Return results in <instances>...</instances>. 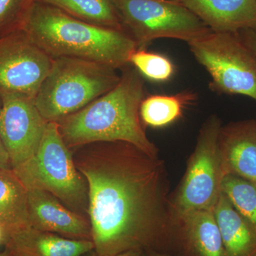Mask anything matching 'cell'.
Here are the masks:
<instances>
[{
  "label": "cell",
  "instance_id": "5bb4252c",
  "mask_svg": "<svg viewBox=\"0 0 256 256\" xmlns=\"http://www.w3.org/2000/svg\"><path fill=\"white\" fill-rule=\"evenodd\" d=\"M4 246L21 256H82L94 250L92 240L68 238L31 226L10 234Z\"/></svg>",
  "mask_w": 256,
  "mask_h": 256
},
{
  "label": "cell",
  "instance_id": "9c48e42d",
  "mask_svg": "<svg viewBox=\"0 0 256 256\" xmlns=\"http://www.w3.org/2000/svg\"><path fill=\"white\" fill-rule=\"evenodd\" d=\"M52 63L53 58L22 28L0 35V94L34 98Z\"/></svg>",
  "mask_w": 256,
  "mask_h": 256
},
{
  "label": "cell",
  "instance_id": "484cf974",
  "mask_svg": "<svg viewBox=\"0 0 256 256\" xmlns=\"http://www.w3.org/2000/svg\"><path fill=\"white\" fill-rule=\"evenodd\" d=\"M0 256H21L18 255V254H16L12 250H10V249L8 248L4 247V250L2 252H0Z\"/></svg>",
  "mask_w": 256,
  "mask_h": 256
},
{
  "label": "cell",
  "instance_id": "83f0119b",
  "mask_svg": "<svg viewBox=\"0 0 256 256\" xmlns=\"http://www.w3.org/2000/svg\"><path fill=\"white\" fill-rule=\"evenodd\" d=\"M151 256H170L162 255V254H154V255H152Z\"/></svg>",
  "mask_w": 256,
  "mask_h": 256
},
{
  "label": "cell",
  "instance_id": "e0dca14e",
  "mask_svg": "<svg viewBox=\"0 0 256 256\" xmlns=\"http://www.w3.org/2000/svg\"><path fill=\"white\" fill-rule=\"evenodd\" d=\"M188 244L196 256H228L212 210H200L180 218Z\"/></svg>",
  "mask_w": 256,
  "mask_h": 256
},
{
  "label": "cell",
  "instance_id": "44dd1931",
  "mask_svg": "<svg viewBox=\"0 0 256 256\" xmlns=\"http://www.w3.org/2000/svg\"><path fill=\"white\" fill-rule=\"evenodd\" d=\"M129 64L150 82H168L175 74V66L166 56L146 50H136L130 55Z\"/></svg>",
  "mask_w": 256,
  "mask_h": 256
},
{
  "label": "cell",
  "instance_id": "ffe728a7",
  "mask_svg": "<svg viewBox=\"0 0 256 256\" xmlns=\"http://www.w3.org/2000/svg\"><path fill=\"white\" fill-rule=\"evenodd\" d=\"M222 192L256 232V184L232 174L224 175Z\"/></svg>",
  "mask_w": 256,
  "mask_h": 256
},
{
  "label": "cell",
  "instance_id": "8992f818",
  "mask_svg": "<svg viewBox=\"0 0 256 256\" xmlns=\"http://www.w3.org/2000/svg\"><path fill=\"white\" fill-rule=\"evenodd\" d=\"M110 1L137 50H146L158 38H174L188 43L212 32L178 0Z\"/></svg>",
  "mask_w": 256,
  "mask_h": 256
},
{
  "label": "cell",
  "instance_id": "7a4b0ae2",
  "mask_svg": "<svg viewBox=\"0 0 256 256\" xmlns=\"http://www.w3.org/2000/svg\"><path fill=\"white\" fill-rule=\"evenodd\" d=\"M144 98L143 77L128 64L112 90L56 122L70 150L90 143L121 141L158 156V148L146 136L140 116Z\"/></svg>",
  "mask_w": 256,
  "mask_h": 256
},
{
  "label": "cell",
  "instance_id": "d4e9b609",
  "mask_svg": "<svg viewBox=\"0 0 256 256\" xmlns=\"http://www.w3.org/2000/svg\"><path fill=\"white\" fill-rule=\"evenodd\" d=\"M116 256H141L140 250H131L128 252H122Z\"/></svg>",
  "mask_w": 256,
  "mask_h": 256
},
{
  "label": "cell",
  "instance_id": "4316f807",
  "mask_svg": "<svg viewBox=\"0 0 256 256\" xmlns=\"http://www.w3.org/2000/svg\"><path fill=\"white\" fill-rule=\"evenodd\" d=\"M6 239H8V235L2 228L0 226V246H4Z\"/></svg>",
  "mask_w": 256,
  "mask_h": 256
},
{
  "label": "cell",
  "instance_id": "277c9868",
  "mask_svg": "<svg viewBox=\"0 0 256 256\" xmlns=\"http://www.w3.org/2000/svg\"><path fill=\"white\" fill-rule=\"evenodd\" d=\"M120 80L110 66L74 58H53L52 68L34 98L47 122H57L104 95Z\"/></svg>",
  "mask_w": 256,
  "mask_h": 256
},
{
  "label": "cell",
  "instance_id": "8fae6325",
  "mask_svg": "<svg viewBox=\"0 0 256 256\" xmlns=\"http://www.w3.org/2000/svg\"><path fill=\"white\" fill-rule=\"evenodd\" d=\"M28 223L32 228L77 240H92V226L87 216L70 210L44 190H28Z\"/></svg>",
  "mask_w": 256,
  "mask_h": 256
},
{
  "label": "cell",
  "instance_id": "d6986e66",
  "mask_svg": "<svg viewBox=\"0 0 256 256\" xmlns=\"http://www.w3.org/2000/svg\"><path fill=\"white\" fill-rule=\"evenodd\" d=\"M90 24L124 31L110 0H40ZM126 32V31H124Z\"/></svg>",
  "mask_w": 256,
  "mask_h": 256
},
{
  "label": "cell",
  "instance_id": "ac0fdd59",
  "mask_svg": "<svg viewBox=\"0 0 256 256\" xmlns=\"http://www.w3.org/2000/svg\"><path fill=\"white\" fill-rule=\"evenodd\" d=\"M196 99V94L188 90L175 95L146 96L140 108L141 121L152 128L166 127L180 119L186 106Z\"/></svg>",
  "mask_w": 256,
  "mask_h": 256
},
{
  "label": "cell",
  "instance_id": "2e32d148",
  "mask_svg": "<svg viewBox=\"0 0 256 256\" xmlns=\"http://www.w3.org/2000/svg\"><path fill=\"white\" fill-rule=\"evenodd\" d=\"M0 226L10 234L30 227L28 188L13 170H0Z\"/></svg>",
  "mask_w": 256,
  "mask_h": 256
},
{
  "label": "cell",
  "instance_id": "30bf717a",
  "mask_svg": "<svg viewBox=\"0 0 256 256\" xmlns=\"http://www.w3.org/2000/svg\"><path fill=\"white\" fill-rule=\"evenodd\" d=\"M0 134L13 169L38 150L48 122L34 98L18 94H0Z\"/></svg>",
  "mask_w": 256,
  "mask_h": 256
},
{
  "label": "cell",
  "instance_id": "5b68a950",
  "mask_svg": "<svg viewBox=\"0 0 256 256\" xmlns=\"http://www.w3.org/2000/svg\"><path fill=\"white\" fill-rule=\"evenodd\" d=\"M12 170L28 190L48 192L70 210L88 217L86 180L77 169L56 122H48L36 152Z\"/></svg>",
  "mask_w": 256,
  "mask_h": 256
},
{
  "label": "cell",
  "instance_id": "ba28073f",
  "mask_svg": "<svg viewBox=\"0 0 256 256\" xmlns=\"http://www.w3.org/2000/svg\"><path fill=\"white\" fill-rule=\"evenodd\" d=\"M222 126L218 117L212 116L200 130L173 203L178 218L197 210H214L222 194L224 172L218 148Z\"/></svg>",
  "mask_w": 256,
  "mask_h": 256
},
{
  "label": "cell",
  "instance_id": "f1b7e54d",
  "mask_svg": "<svg viewBox=\"0 0 256 256\" xmlns=\"http://www.w3.org/2000/svg\"><path fill=\"white\" fill-rule=\"evenodd\" d=\"M32 1H33V0H32Z\"/></svg>",
  "mask_w": 256,
  "mask_h": 256
},
{
  "label": "cell",
  "instance_id": "cb8c5ba5",
  "mask_svg": "<svg viewBox=\"0 0 256 256\" xmlns=\"http://www.w3.org/2000/svg\"><path fill=\"white\" fill-rule=\"evenodd\" d=\"M1 106L2 100L1 98H0V109H1ZM12 169V166L9 154L6 151L4 142L2 139L1 134H0V170Z\"/></svg>",
  "mask_w": 256,
  "mask_h": 256
},
{
  "label": "cell",
  "instance_id": "6da1fadb",
  "mask_svg": "<svg viewBox=\"0 0 256 256\" xmlns=\"http://www.w3.org/2000/svg\"><path fill=\"white\" fill-rule=\"evenodd\" d=\"M88 188L94 256L154 245L168 228L164 166L130 143L98 142L72 150Z\"/></svg>",
  "mask_w": 256,
  "mask_h": 256
},
{
  "label": "cell",
  "instance_id": "9a60e30c",
  "mask_svg": "<svg viewBox=\"0 0 256 256\" xmlns=\"http://www.w3.org/2000/svg\"><path fill=\"white\" fill-rule=\"evenodd\" d=\"M214 214L228 256H256V232L222 192Z\"/></svg>",
  "mask_w": 256,
  "mask_h": 256
},
{
  "label": "cell",
  "instance_id": "3957f363",
  "mask_svg": "<svg viewBox=\"0 0 256 256\" xmlns=\"http://www.w3.org/2000/svg\"><path fill=\"white\" fill-rule=\"evenodd\" d=\"M52 58L92 60L121 70L137 50L122 30L90 24L40 0H33L20 28Z\"/></svg>",
  "mask_w": 256,
  "mask_h": 256
},
{
  "label": "cell",
  "instance_id": "603a6c76",
  "mask_svg": "<svg viewBox=\"0 0 256 256\" xmlns=\"http://www.w3.org/2000/svg\"><path fill=\"white\" fill-rule=\"evenodd\" d=\"M238 34L240 40L256 55V32L252 30H245L238 32Z\"/></svg>",
  "mask_w": 256,
  "mask_h": 256
},
{
  "label": "cell",
  "instance_id": "7c38bea8",
  "mask_svg": "<svg viewBox=\"0 0 256 256\" xmlns=\"http://www.w3.org/2000/svg\"><path fill=\"white\" fill-rule=\"evenodd\" d=\"M218 148L224 175H235L256 184V119L222 126Z\"/></svg>",
  "mask_w": 256,
  "mask_h": 256
},
{
  "label": "cell",
  "instance_id": "52a82bcc",
  "mask_svg": "<svg viewBox=\"0 0 256 256\" xmlns=\"http://www.w3.org/2000/svg\"><path fill=\"white\" fill-rule=\"evenodd\" d=\"M188 44L198 63L210 74L212 90L256 101V55L238 33L212 31Z\"/></svg>",
  "mask_w": 256,
  "mask_h": 256
},
{
  "label": "cell",
  "instance_id": "7402d4cb",
  "mask_svg": "<svg viewBox=\"0 0 256 256\" xmlns=\"http://www.w3.org/2000/svg\"><path fill=\"white\" fill-rule=\"evenodd\" d=\"M32 0H0V35L20 28Z\"/></svg>",
  "mask_w": 256,
  "mask_h": 256
},
{
  "label": "cell",
  "instance_id": "4fadbf2b",
  "mask_svg": "<svg viewBox=\"0 0 256 256\" xmlns=\"http://www.w3.org/2000/svg\"><path fill=\"white\" fill-rule=\"evenodd\" d=\"M212 31L256 32V0H178Z\"/></svg>",
  "mask_w": 256,
  "mask_h": 256
}]
</instances>
